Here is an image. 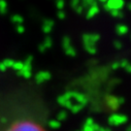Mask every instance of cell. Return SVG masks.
Instances as JSON below:
<instances>
[{
  "mask_svg": "<svg viewBox=\"0 0 131 131\" xmlns=\"http://www.w3.org/2000/svg\"><path fill=\"white\" fill-rule=\"evenodd\" d=\"M6 131H48L40 123L33 120H20L15 122Z\"/></svg>",
  "mask_w": 131,
  "mask_h": 131,
  "instance_id": "6da1fadb",
  "label": "cell"
}]
</instances>
